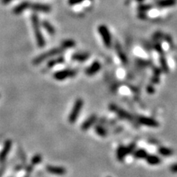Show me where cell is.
Instances as JSON below:
<instances>
[{
	"instance_id": "cell-1",
	"label": "cell",
	"mask_w": 177,
	"mask_h": 177,
	"mask_svg": "<svg viewBox=\"0 0 177 177\" xmlns=\"http://www.w3.org/2000/svg\"><path fill=\"white\" fill-rule=\"evenodd\" d=\"M31 22L37 44L39 47H43L45 45V40L43 37L42 32L40 30V24H39V17L36 14H32L31 16Z\"/></svg>"
},
{
	"instance_id": "cell-2",
	"label": "cell",
	"mask_w": 177,
	"mask_h": 177,
	"mask_svg": "<svg viewBox=\"0 0 177 177\" xmlns=\"http://www.w3.org/2000/svg\"><path fill=\"white\" fill-rule=\"evenodd\" d=\"M63 50H64V49H63L61 47H57L55 48V49H50V50L47 51V52L44 53L43 54H41L40 56H39L33 60V64L34 65L39 64V63H41L43 62V61H45V60H47V58L60 54V53H62Z\"/></svg>"
},
{
	"instance_id": "cell-3",
	"label": "cell",
	"mask_w": 177,
	"mask_h": 177,
	"mask_svg": "<svg viewBox=\"0 0 177 177\" xmlns=\"http://www.w3.org/2000/svg\"><path fill=\"white\" fill-rule=\"evenodd\" d=\"M83 100L81 98H78L76 100L74 106L72 110L71 113H70V116H69V122L70 123H74L78 119L79 114H80V110L82 109L83 106Z\"/></svg>"
},
{
	"instance_id": "cell-4",
	"label": "cell",
	"mask_w": 177,
	"mask_h": 177,
	"mask_svg": "<svg viewBox=\"0 0 177 177\" xmlns=\"http://www.w3.org/2000/svg\"><path fill=\"white\" fill-rule=\"evenodd\" d=\"M98 32L100 33V35L101 36V38H102L103 42H104L105 46L108 48L111 47V36L108 27L104 25H100L98 27Z\"/></svg>"
},
{
	"instance_id": "cell-5",
	"label": "cell",
	"mask_w": 177,
	"mask_h": 177,
	"mask_svg": "<svg viewBox=\"0 0 177 177\" xmlns=\"http://www.w3.org/2000/svg\"><path fill=\"white\" fill-rule=\"evenodd\" d=\"M77 71L75 70H63L58 71L54 74V78L58 80H63L68 78H73L76 75Z\"/></svg>"
},
{
	"instance_id": "cell-6",
	"label": "cell",
	"mask_w": 177,
	"mask_h": 177,
	"mask_svg": "<svg viewBox=\"0 0 177 177\" xmlns=\"http://www.w3.org/2000/svg\"><path fill=\"white\" fill-rule=\"evenodd\" d=\"M109 109L111 110V111H114V112L116 113V114H117L120 118H122V119L132 120V116L129 114V113L127 112L125 110L120 109V108L118 107V106H117L116 105L114 104L110 105Z\"/></svg>"
},
{
	"instance_id": "cell-7",
	"label": "cell",
	"mask_w": 177,
	"mask_h": 177,
	"mask_svg": "<svg viewBox=\"0 0 177 177\" xmlns=\"http://www.w3.org/2000/svg\"><path fill=\"white\" fill-rule=\"evenodd\" d=\"M138 122L141 125H145V126L148 127H151V128H156V127L159 126V122H157L156 120L151 117H139Z\"/></svg>"
},
{
	"instance_id": "cell-8",
	"label": "cell",
	"mask_w": 177,
	"mask_h": 177,
	"mask_svg": "<svg viewBox=\"0 0 177 177\" xmlns=\"http://www.w3.org/2000/svg\"><path fill=\"white\" fill-rule=\"evenodd\" d=\"M30 8L32 11L43 13H49L51 11V7L49 5L42 4V3H30Z\"/></svg>"
},
{
	"instance_id": "cell-9",
	"label": "cell",
	"mask_w": 177,
	"mask_h": 177,
	"mask_svg": "<svg viewBox=\"0 0 177 177\" xmlns=\"http://www.w3.org/2000/svg\"><path fill=\"white\" fill-rule=\"evenodd\" d=\"M12 146V141L11 140H8L5 141L4 144V147L0 153V162H4L7 156H8V153H9L11 148Z\"/></svg>"
},
{
	"instance_id": "cell-10",
	"label": "cell",
	"mask_w": 177,
	"mask_h": 177,
	"mask_svg": "<svg viewBox=\"0 0 177 177\" xmlns=\"http://www.w3.org/2000/svg\"><path fill=\"white\" fill-rule=\"evenodd\" d=\"M97 120V117L96 114H92L87 118L85 121L83 122V124L81 125V129L83 131H87L89 128H90L94 124Z\"/></svg>"
},
{
	"instance_id": "cell-11",
	"label": "cell",
	"mask_w": 177,
	"mask_h": 177,
	"mask_svg": "<svg viewBox=\"0 0 177 177\" xmlns=\"http://www.w3.org/2000/svg\"><path fill=\"white\" fill-rule=\"evenodd\" d=\"M101 69V64L98 61H94L91 64L90 66H89L88 68L86 70L85 73L87 75L89 76H92L94 75V74L98 73L99 70Z\"/></svg>"
},
{
	"instance_id": "cell-12",
	"label": "cell",
	"mask_w": 177,
	"mask_h": 177,
	"mask_svg": "<svg viewBox=\"0 0 177 177\" xmlns=\"http://www.w3.org/2000/svg\"><path fill=\"white\" fill-rule=\"evenodd\" d=\"M30 2H28V1L22 2L20 3V4H19L18 5L16 6L14 8H13V13L16 15L21 14L24 11H25V10L27 9V8H30Z\"/></svg>"
},
{
	"instance_id": "cell-13",
	"label": "cell",
	"mask_w": 177,
	"mask_h": 177,
	"mask_svg": "<svg viewBox=\"0 0 177 177\" xmlns=\"http://www.w3.org/2000/svg\"><path fill=\"white\" fill-rule=\"evenodd\" d=\"M47 171L49 172V173H52V174L55 175H64L66 174V170L65 168H62V167H56V166H51V165H48L46 168Z\"/></svg>"
},
{
	"instance_id": "cell-14",
	"label": "cell",
	"mask_w": 177,
	"mask_h": 177,
	"mask_svg": "<svg viewBox=\"0 0 177 177\" xmlns=\"http://www.w3.org/2000/svg\"><path fill=\"white\" fill-rule=\"evenodd\" d=\"M90 57V55L88 53H75L72 56V59L75 61H87L88 58Z\"/></svg>"
},
{
	"instance_id": "cell-15",
	"label": "cell",
	"mask_w": 177,
	"mask_h": 177,
	"mask_svg": "<svg viewBox=\"0 0 177 177\" xmlns=\"http://www.w3.org/2000/svg\"><path fill=\"white\" fill-rule=\"evenodd\" d=\"M117 159L119 162H123L124 161L125 157L128 154H127V151H126V147L123 145H120L117 148Z\"/></svg>"
},
{
	"instance_id": "cell-16",
	"label": "cell",
	"mask_w": 177,
	"mask_h": 177,
	"mask_svg": "<svg viewBox=\"0 0 177 177\" xmlns=\"http://www.w3.org/2000/svg\"><path fill=\"white\" fill-rule=\"evenodd\" d=\"M146 162L148 163L149 165H159L161 163V159L159 156L156 155H151V154H148V156L145 158Z\"/></svg>"
},
{
	"instance_id": "cell-17",
	"label": "cell",
	"mask_w": 177,
	"mask_h": 177,
	"mask_svg": "<svg viewBox=\"0 0 177 177\" xmlns=\"http://www.w3.org/2000/svg\"><path fill=\"white\" fill-rule=\"evenodd\" d=\"M176 2V0H159L157 2V5L162 8H168L175 5Z\"/></svg>"
},
{
	"instance_id": "cell-18",
	"label": "cell",
	"mask_w": 177,
	"mask_h": 177,
	"mask_svg": "<svg viewBox=\"0 0 177 177\" xmlns=\"http://www.w3.org/2000/svg\"><path fill=\"white\" fill-rule=\"evenodd\" d=\"M64 58L63 56H60V57L55 58V59H52L50 61H48L47 63V67L48 68H52L53 66H55L56 65L58 64V63H62L64 62Z\"/></svg>"
},
{
	"instance_id": "cell-19",
	"label": "cell",
	"mask_w": 177,
	"mask_h": 177,
	"mask_svg": "<svg viewBox=\"0 0 177 177\" xmlns=\"http://www.w3.org/2000/svg\"><path fill=\"white\" fill-rule=\"evenodd\" d=\"M133 155L136 159H145L146 156H148V153L144 149H138V150L134 151Z\"/></svg>"
},
{
	"instance_id": "cell-20",
	"label": "cell",
	"mask_w": 177,
	"mask_h": 177,
	"mask_svg": "<svg viewBox=\"0 0 177 177\" xmlns=\"http://www.w3.org/2000/svg\"><path fill=\"white\" fill-rule=\"evenodd\" d=\"M158 152L159 153V154H161L162 156H170L173 155V151L171 149L168 148L166 147H159L158 148Z\"/></svg>"
},
{
	"instance_id": "cell-21",
	"label": "cell",
	"mask_w": 177,
	"mask_h": 177,
	"mask_svg": "<svg viewBox=\"0 0 177 177\" xmlns=\"http://www.w3.org/2000/svg\"><path fill=\"white\" fill-rule=\"evenodd\" d=\"M75 42L72 39H66V40L63 41V42L61 43V47L63 49H70V48H73L75 46Z\"/></svg>"
},
{
	"instance_id": "cell-22",
	"label": "cell",
	"mask_w": 177,
	"mask_h": 177,
	"mask_svg": "<svg viewBox=\"0 0 177 177\" xmlns=\"http://www.w3.org/2000/svg\"><path fill=\"white\" fill-rule=\"evenodd\" d=\"M42 25V26L44 27V28L45 29V30H47V31L49 32L50 35H54L55 32H56V30H55L54 27H53L49 22L43 21Z\"/></svg>"
},
{
	"instance_id": "cell-23",
	"label": "cell",
	"mask_w": 177,
	"mask_h": 177,
	"mask_svg": "<svg viewBox=\"0 0 177 177\" xmlns=\"http://www.w3.org/2000/svg\"><path fill=\"white\" fill-rule=\"evenodd\" d=\"M94 130H95L96 133H97L100 137H106V136H107V131H106V130L105 129L104 127L101 126V125H95V127H94Z\"/></svg>"
},
{
	"instance_id": "cell-24",
	"label": "cell",
	"mask_w": 177,
	"mask_h": 177,
	"mask_svg": "<svg viewBox=\"0 0 177 177\" xmlns=\"http://www.w3.org/2000/svg\"><path fill=\"white\" fill-rule=\"evenodd\" d=\"M42 160V156L40 154H36L32 158L31 160V165H36L39 164Z\"/></svg>"
},
{
	"instance_id": "cell-25",
	"label": "cell",
	"mask_w": 177,
	"mask_h": 177,
	"mask_svg": "<svg viewBox=\"0 0 177 177\" xmlns=\"http://www.w3.org/2000/svg\"><path fill=\"white\" fill-rule=\"evenodd\" d=\"M135 148H136V144L134 143V142H132V143H131L130 145H128V146H127L126 147L127 154L128 155V154H133V152L135 150Z\"/></svg>"
},
{
	"instance_id": "cell-26",
	"label": "cell",
	"mask_w": 177,
	"mask_h": 177,
	"mask_svg": "<svg viewBox=\"0 0 177 177\" xmlns=\"http://www.w3.org/2000/svg\"><path fill=\"white\" fill-rule=\"evenodd\" d=\"M19 154L20 158H21V159L24 162V164H26V156H25V151L22 150L21 147L19 148Z\"/></svg>"
},
{
	"instance_id": "cell-27",
	"label": "cell",
	"mask_w": 177,
	"mask_h": 177,
	"mask_svg": "<svg viewBox=\"0 0 177 177\" xmlns=\"http://www.w3.org/2000/svg\"><path fill=\"white\" fill-rule=\"evenodd\" d=\"M85 0H69L68 3L70 5H75L79 4V3L82 2H84Z\"/></svg>"
},
{
	"instance_id": "cell-28",
	"label": "cell",
	"mask_w": 177,
	"mask_h": 177,
	"mask_svg": "<svg viewBox=\"0 0 177 177\" xmlns=\"http://www.w3.org/2000/svg\"><path fill=\"white\" fill-rule=\"evenodd\" d=\"M170 171L173 173H177V163L173 164L170 167Z\"/></svg>"
},
{
	"instance_id": "cell-29",
	"label": "cell",
	"mask_w": 177,
	"mask_h": 177,
	"mask_svg": "<svg viewBox=\"0 0 177 177\" xmlns=\"http://www.w3.org/2000/svg\"><path fill=\"white\" fill-rule=\"evenodd\" d=\"M147 92H148V93H150V94H153L154 92H155V90H154V87H151V86H149V87H147Z\"/></svg>"
},
{
	"instance_id": "cell-30",
	"label": "cell",
	"mask_w": 177,
	"mask_h": 177,
	"mask_svg": "<svg viewBox=\"0 0 177 177\" xmlns=\"http://www.w3.org/2000/svg\"><path fill=\"white\" fill-rule=\"evenodd\" d=\"M32 169H33V165H28L26 168V171L27 172V173H30L32 171Z\"/></svg>"
},
{
	"instance_id": "cell-31",
	"label": "cell",
	"mask_w": 177,
	"mask_h": 177,
	"mask_svg": "<svg viewBox=\"0 0 177 177\" xmlns=\"http://www.w3.org/2000/svg\"><path fill=\"white\" fill-rule=\"evenodd\" d=\"M12 1H13V0H2V3L3 5H8Z\"/></svg>"
},
{
	"instance_id": "cell-32",
	"label": "cell",
	"mask_w": 177,
	"mask_h": 177,
	"mask_svg": "<svg viewBox=\"0 0 177 177\" xmlns=\"http://www.w3.org/2000/svg\"><path fill=\"white\" fill-rule=\"evenodd\" d=\"M25 177H29V174H28V173H27V175Z\"/></svg>"
},
{
	"instance_id": "cell-33",
	"label": "cell",
	"mask_w": 177,
	"mask_h": 177,
	"mask_svg": "<svg viewBox=\"0 0 177 177\" xmlns=\"http://www.w3.org/2000/svg\"><path fill=\"white\" fill-rule=\"evenodd\" d=\"M138 1H142V0H138Z\"/></svg>"
},
{
	"instance_id": "cell-34",
	"label": "cell",
	"mask_w": 177,
	"mask_h": 177,
	"mask_svg": "<svg viewBox=\"0 0 177 177\" xmlns=\"http://www.w3.org/2000/svg\"><path fill=\"white\" fill-rule=\"evenodd\" d=\"M108 177H110V176H108Z\"/></svg>"
}]
</instances>
